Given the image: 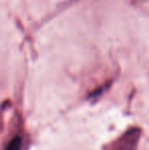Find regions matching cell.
I'll list each match as a JSON object with an SVG mask.
<instances>
[{
	"label": "cell",
	"instance_id": "6da1fadb",
	"mask_svg": "<svg viewBox=\"0 0 149 150\" xmlns=\"http://www.w3.org/2000/svg\"><path fill=\"white\" fill-rule=\"evenodd\" d=\"M23 144V139L20 136H16L9 141L5 150H20Z\"/></svg>",
	"mask_w": 149,
	"mask_h": 150
}]
</instances>
